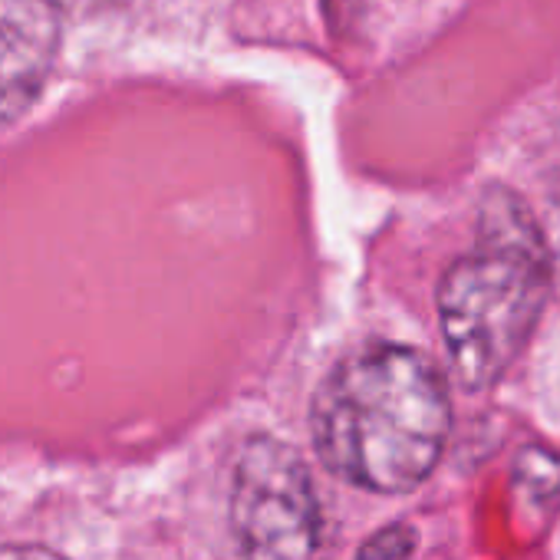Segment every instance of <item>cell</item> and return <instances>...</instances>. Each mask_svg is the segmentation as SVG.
<instances>
[{
  "instance_id": "6da1fadb",
  "label": "cell",
  "mask_w": 560,
  "mask_h": 560,
  "mask_svg": "<svg viewBox=\"0 0 560 560\" xmlns=\"http://www.w3.org/2000/svg\"><path fill=\"white\" fill-rule=\"evenodd\" d=\"M314 445L343 481L402 494L419 488L448 439L452 406L429 357L399 343L350 353L317 389Z\"/></svg>"
},
{
  "instance_id": "3957f363",
  "label": "cell",
  "mask_w": 560,
  "mask_h": 560,
  "mask_svg": "<svg viewBox=\"0 0 560 560\" xmlns=\"http://www.w3.org/2000/svg\"><path fill=\"white\" fill-rule=\"evenodd\" d=\"M231 527L244 560H317L324 514L304 458L273 435L241 445L231 481Z\"/></svg>"
},
{
  "instance_id": "277c9868",
  "label": "cell",
  "mask_w": 560,
  "mask_h": 560,
  "mask_svg": "<svg viewBox=\"0 0 560 560\" xmlns=\"http://www.w3.org/2000/svg\"><path fill=\"white\" fill-rule=\"evenodd\" d=\"M57 50L60 8L54 0H0V126L40 96Z\"/></svg>"
},
{
  "instance_id": "8992f818",
  "label": "cell",
  "mask_w": 560,
  "mask_h": 560,
  "mask_svg": "<svg viewBox=\"0 0 560 560\" xmlns=\"http://www.w3.org/2000/svg\"><path fill=\"white\" fill-rule=\"evenodd\" d=\"M57 8H67V11H100V8H113V4H122V0H54Z\"/></svg>"
},
{
  "instance_id": "7a4b0ae2",
  "label": "cell",
  "mask_w": 560,
  "mask_h": 560,
  "mask_svg": "<svg viewBox=\"0 0 560 560\" xmlns=\"http://www.w3.org/2000/svg\"><path fill=\"white\" fill-rule=\"evenodd\" d=\"M550 291V254L511 191L485 198L478 241L439 284V320L465 389L494 386L530 340Z\"/></svg>"
},
{
  "instance_id": "5b68a950",
  "label": "cell",
  "mask_w": 560,
  "mask_h": 560,
  "mask_svg": "<svg viewBox=\"0 0 560 560\" xmlns=\"http://www.w3.org/2000/svg\"><path fill=\"white\" fill-rule=\"evenodd\" d=\"M0 560H67L47 547H34V544H11V547H0Z\"/></svg>"
}]
</instances>
